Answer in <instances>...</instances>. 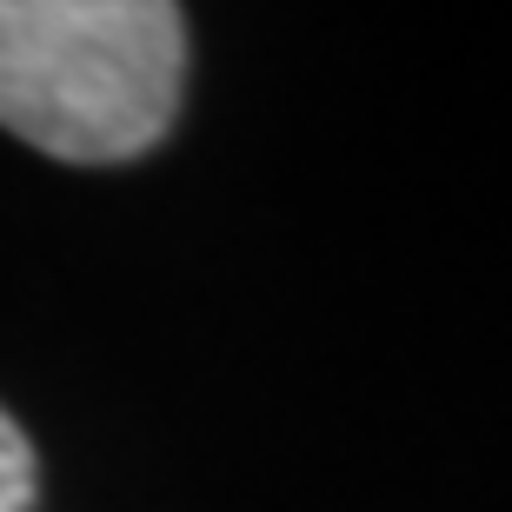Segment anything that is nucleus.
I'll use <instances>...</instances> for the list:
<instances>
[{
    "mask_svg": "<svg viewBox=\"0 0 512 512\" xmlns=\"http://www.w3.org/2000/svg\"><path fill=\"white\" fill-rule=\"evenodd\" d=\"M187 74V20L160 0H0V127L107 167L167 133Z\"/></svg>",
    "mask_w": 512,
    "mask_h": 512,
    "instance_id": "1",
    "label": "nucleus"
},
{
    "mask_svg": "<svg viewBox=\"0 0 512 512\" xmlns=\"http://www.w3.org/2000/svg\"><path fill=\"white\" fill-rule=\"evenodd\" d=\"M27 506H34V446L0 413V512H27Z\"/></svg>",
    "mask_w": 512,
    "mask_h": 512,
    "instance_id": "2",
    "label": "nucleus"
}]
</instances>
